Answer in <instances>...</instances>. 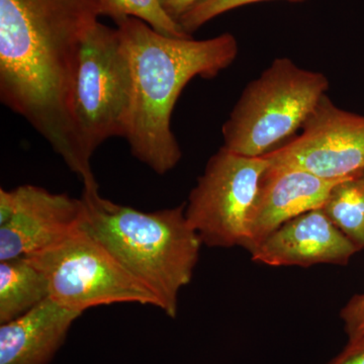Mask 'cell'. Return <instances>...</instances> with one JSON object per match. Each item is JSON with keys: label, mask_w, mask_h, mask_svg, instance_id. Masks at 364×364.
<instances>
[{"label": "cell", "mask_w": 364, "mask_h": 364, "mask_svg": "<svg viewBox=\"0 0 364 364\" xmlns=\"http://www.w3.org/2000/svg\"><path fill=\"white\" fill-rule=\"evenodd\" d=\"M132 74V100L124 139L131 153L155 173L176 168L182 153L171 130L179 95L193 78H213L238 55V42L225 33L205 40L161 35L136 18L117 25Z\"/></svg>", "instance_id": "cell-2"}, {"label": "cell", "mask_w": 364, "mask_h": 364, "mask_svg": "<svg viewBox=\"0 0 364 364\" xmlns=\"http://www.w3.org/2000/svg\"><path fill=\"white\" fill-rule=\"evenodd\" d=\"M268 0H198L178 20L184 32L191 36L198 28L221 14L238 7ZM289 2H304L306 0H287Z\"/></svg>", "instance_id": "cell-16"}, {"label": "cell", "mask_w": 364, "mask_h": 364, "mask_svg": "<svg viewBox=\"0 0 364 364\" xmlns=\"http://www.w3.org/2000/svg\"><path fill=\"white\" fill-rule=\"evenodd\" d=\"M303 132L264 156L270 164L344 179L364 170V116L344 111L327 95L301 127Z\"/></svg>", "instance_id": "cell-8"}, {"label": "cell", "mask_w": 364, "mask_h": 364, "mask_svg": "<svg viewBox=\"0 0 364 364\" xmlns=\"http://www.w3.org/2000/svg\"><path fill=\"white\" fill-rule=\"evenodd\" d=\"M361 251L335 226L322 208L284 223L250 251L252 260L270 267L346 265Z\"/></svg>", "instance_id": "cell-10"}, {"label": "cell", "mask_w": 364, "mask_h": 364, "mask_svg": "<svg viewBox=\"0 0 364 364\" xmlns=\"http://www.w3.org/2000/svg\"><path fill=\"white\" fill-rule=\"evenodd\" d=\"M327 364H364V336L349 340L343 351Z\"/></svg>", "instance_id": "cell-18"}, {"label": "cell", "mask_w": 364, "mask_h": 364, "mask_svg": "<svg viewBox=\"0 0 364 364\" xmlns=\"http://www.w3.org/2000/svg\"><path fill=\"white\" fill-rule=\"evenodd\" d=\"M132 100L130 62L117 28L98 23L81 46L74 81V124L85 157L126 135Z\"/></svg>", "instance_id": "cell-5"}, {"label": "cell", "mask_w": 364, "mask_h": 364, "mask_svg": "<svg viewBox=\"0 0 364 364\" xmlns=\"http://www.w3.org/2000/svg\"><path fill=\"white\" fill-rule=\"evenodd\" d=\"M198 0H160L163 9L178 23L179 18L191 9Z\"/></svg>", "instance_id": "cell-19"}, {"label": "cell", "mask_w": 364, "mask_h": 364, "mask_svg": "<svg viewBox=\"0 0 364 364\" xmlns=\"http://www.w3.org/2000/svg\"><path fill=\"white\" fill-rule=\"evenodd\" d=\"M329 85L321 72L284 57L275 59L242 92L223 126V147L243 156H264L301 129Z\"/></svg>", "instance_id": "cell-4"}, {"label": "cell", "mask_w": 364, "mask_h": 364, "mask_svg": "<svg viewBox=\"0 0 364 364\" xmlns=\"http://www.w3.org/2000/svg\"><path fill=\"white\" fill-rule=\"evenodd\" d=\"M26 258L45 275L50 298L70 310L82 314L119 303L160 308L154 294L80 227L51 247Z\"/></svg>", "instance_id": "cell-6"}, {"label": "cell", "mask_w": 364, "mask_h": 364, "mask_svg": "<svg viewBox=\"0 0 364 364\" xmlns=\"http://www.w3.org/2000/svg\"><path fill=\"white\" fill-rule=\"evenodd\" d=\"M104 16L117 25L128 18H136L161 35L171 38H191L181 25L163 9L160 0H100Z\"/></svg>", "instance_id": "cell-15"}, {"label": "cell", "mask_w": 364, "mask_h": 364, "mask_svg": "<svg viewBox=\"0 0 364 364\" xmlns=\"http://www.w3.org/2000/svg\"><path fill=\"white\" fill-rule=\"evenodd\" d=\"M80 228L149 289L160 308L176 318L179 291L188 286L203 242L178 207L142 212L83 189Z\"/></svg>", "instance_id": "cell-3"}, {"label": "cell", "mask_w": 364, "mask_h": 364, "mask_svg": "<svg viewBox=\"0 0 364 364\" xmlns=\"http://www.w3.org/2000/svg\"><path fill=\"white\" fill-rule=\"evenodd\" d=\"M82 314L51 298L0 326V364H49Z\"/></svg>", "instance_id": "cell-12"}, {"label": "cell", "mask_w": 364, "mask_h": 364, "mask_svg": "<svg viewBox=\"0 0 364 364\" xmlns=\"http://www.w3.org/2000/svg\"><path fill=\"white\" fill-rule=\"evenodd\" d=\"M340 316L349 340L364 336V294L354 296L342 309Z\"/></svg>", "instance_id": "cell-17"}, {"label": "cell", "mask_w": 364, "mask_h": 364, "mask_svg": "<svg viewBox=\"0 0 364 364\" xmlns=\"http://www.w3.org/2000/svg\"><path fill=\"white\" fill-rule=\"evenodd\" d=\"M341 181L343 179L322 178L306 170L270 164L261 177L245 249L250 252L284 223L324 207L330 191Z\"/></svg>", "instance_id": "cell-11"}, {"label": "cell", "mask_w": 364, "mask_h": 364, "mask_svg": "<svg viewBox=\"0 0 364 364\" xmlns=\"http://www.w3.org/2000/svg\"><path fill=\"white\" fill-rule=\"evenodd\" d=\"M330 221L364 249V170L339 181L322 208Z\"/></svg>", "instance_id": "cell-14"}, {"label": "cell", "mask_w": 364, "mask_h": 364, "mask_svg": "<svg viewBox=\"0 0 364 364\" xmlns=\"http://www.w3.org/2000/svg\"><path fill=\"white\" fill-rule=\"evenodd\" d=\"M104 16L100 0H0V98L31 124L83 188H98L72 102L81 46Z\"/></svg>", "instance_id": "cell-1"}, {"label": "cell", "mask_w": 364, "mask_h": 364, "mask_svg": "<svg viewBox=\"0 0 364 364\" xmlns=\"http://www.w3.org/2000/svg\"><path fill=\"white\" fill-rule=\"evenodd\" d=\"M267 158L236 154L222 147L210 158L186 203V219L210 247L246 248L249 223Z\"/></svg>", "instance_id": "cell-7"}, {"label": "cell", "mask_w": 364, "mask_h": 364, "mask_svg": "<svg viewBox=\"0 0 364 364\" xmlns=\"http://www.w3.org/2000/svg\"><path fill=\"white\" fill-rule=\"evenodd\" d=\"M82 200L40 186L0 189V261L51 247L80 227Z\"/></svg>", "instance_id": "cell-9"}, {"label": "cell", "mask_w": 364, "mask_h": 364, "mask_svg": "<svg viewBox=\"0 0 364 364\" xmlns=\"http://www.w3.org/2000/svg\"><path fill=\"white\" fill-rule=\"evenodd\" d=\"M48 298L47 279L28 258L0 261V324L21 317Z\"/></svg>", "instance_id": "cell-13"}]
</instances>
